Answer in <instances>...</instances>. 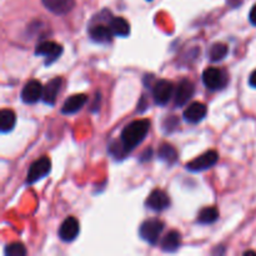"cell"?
Listing matches in <instances>:
<instances>
[{
	"label": "cell",
	"mask_w": 256,
	"mask_h": 256,
	"mask_svg": "<svg viewBox=\"0 0 256 256\" xmlns=\"http://www.w3.org/2000/svg\"><path fill=\"white\" fill-rule=\"evenodd\" d=\"M174 94V84L169 80H158L152 86V98H154L155 104L160 106L166 105Z\"/></svg>",
	"instance_id": "cell-4"
},
{
	"label": "cell",
	"mask_w": 256,
	"mask_h": 256,
	"mask_svg": "<svg viewBox=\"0 0 256 256\" xmlns=\"http://www.w3.org/2000/svg\"><path fill=\"white\" fill-rule=\"evenodd\" d=\"M109 26L112 34L116 35V36L125 38L130 34V25L124 18H110Z\"/></svg>",
	"instance_id": "cell-18"
},
{
	"label": "cell",
	"mask_w": 256,
	"mask_h": 256,
	"mask_svg": "<svg viewBox=\"0 0 256 256\" xmlns=\"http://www.w3.org/2000/svg\"><path fill=\"white\" fill-rule=\"evenodd\" d=\"M228 55V46L222 42H215L209 49V59L210 62H222Z\"/></svg>",
	"instance_id": "cell-22"
},
{
	"label": "cell",
	"mask_w": 256,
	"mask_h": 256,
	"mask_svg": "<svg viewBox=\"0 0 256 256\" xmlns=\"http://www.w3.org/2000/svg\"><path fill=\"white\" fill-rule=\"evenodd\" d=\"M202 82L210 90H220L226 85L228 78L222 70L216 68H208L202 72Z\"/></svg>",
	"instance_id": "cell-5"
},
{
	"label": "cell",
	"mask_w": 256,
	"mask_h": 256,
	"mask_svg": "<svg viewBox=\"0 0 256 256\" xmlns=\"http://www.w3.org/2000/svg\"><path fill=\"white\" fill-rule=\"evenodd\" d=\"M109 152H112V155L116 160L124 159L125 155L129 152L126 149H125L124 145H122V140H120V142H112V145H109Z\"/></svg>",
	"instance_id": "cell-23"
},
{
	"label": "cell",
	"mask_w": 256,
	"mask_h": 256,
	"mask_svg": "<svg viewBox=\"0 0 256 256\" xmlns=\"http://www.w3.org/2000/svg\"><path fill=\"white\" fill-rule=\"evenodd\" d=\"M150 129V122L148 119H140L135 120V122H130L126 126L122 129V145L125 146V149L128 152H132L134 150L140 142H142V140L145 139V136L148 135Z\"/></svg>",
	"instance_id": "cell-1"
},
{
	"label": "cell",
	"mask_w": 256,
	"mask_h": 256,
	"mask_svg": "<svg viewBox=\"0 0 256 256\" xmlns=\"http://www.w3.org/2000/svg\"><path fill=\"white\" fill-rule=\"evenodd\" d=\"M16 116L15 112L10 109H2L0 112V130L2 132H9L14 129Z\"/></svg>",
	"instance_id": "cell-19"
},
{
	"label": "cell",
	"mask_w": 256,
	"mask_h": 256,
	"mask_svg": "<svg viewBox=\"0 0 256 256\" xmlns=\"http://www.w3.org/2000/svg\"><path fill=\"white\" fill-rule=\"evenodd\" d=\"M44 86L38 80H30L24 85L22 90V100L25 104H35L42 98Z\"/></svg>",
	"instance_id": "cell-8"
},
{
	"label": "cell",
	"mask_w": 256,
	"mask_h": 256,
	"mask_svg": "<svg viewBox=\"0 0 256 256\" xmlns=\"http://www.w3.org/2000/svg\"><path fill=\"white\" fill-rule=\"evenodd\" d=\"M62 78H54V79L50 80L46 85L44 86V92H42V100L45 102V104L52 105L56 102L58 94H59L60 89H62Z\"/></svg>",
	"instance_id": "cell-13"
},
{
	"label": "cell",
	"mask_w": 256,
	"mask_h": 256,
	"mask_svg": "<svg viewBox=\"0 0 256 256\" xmlns=\"http://www.w3.org/2000/svg\"><path fill=\"white\" fill-rule=\"evenodd\" d=\"M62 54V46L58 42H42L35 49V55L38 56H44L45 65H49L54 62L55 60L59 59L60 55Z\"/></svg>",
	"instance_id": "cell-7"
},
{
	"label": "cell",
	"mask_w": 256,
	"mask_h": 256,
	"mask_svg": "<svg viewBox=\"0 0 256 256\" xmlns=\"http://www.w3.org/2000/svg\"><path fill=\"white\" fill-rule=\"evenodd\" d=\"M226 2L232 8H238L239 5L242 4V2H244V0H226Z\"/></svg>",
	"instance_id": "cell-28"
},
{
	"label": "cell",
	"mask_w": 256,
	"mask_h": 256,
	"mask_svg": "<svg viewBox=\"0 0 256 256\" xmlns=\"http://www.w3.org/2000/svg\"><path fill=\"white\" fill-rule=\"evenodd\" d=\"M42 5L55 15H65L75 6V0H42Z\"/></svg>",
	"instance_id": "cell-12"
},
{
	"label": "cell",
	"mask_w": 256,
	"mask_h": 256,
	"mask_svg": "<svg viewBox=\"0 0 256 256\" xmlns=\"http://www.w3.org/2000/svg\"><path fill=\"white\" fill-rule=\"evenodd\" d=\"M218 160H219L218 152L215 150H210V152H206L205 154L200 155V156L195 158L194 160L188 162L186 169L192 172H204V170H208L212 166H214L218 162Z\"/></svg>",
	"instance_id": "cell-6"
},
{
	"label": "cell",
	"mask_w": 256,
	"mask_h": 256,
	"mask_svg": "<svg viewBox=\"0 0 256 256\" xmlns=\"http://www.w3.org/2000/svg\"><path fill=\"white\" fill-rule=\"evenodd\" d=\"M80 232V225L75 218L69 216L64 220L59 229V238L65 242H70L76 239Z\"/></svg>",
	"instance_id": "cell-11"
},
{
	"label": "cell",
	"mask_w": 256,
	"mask_h": 256,
	"mask_svg": "<svg viewBox=\"0 0 256 256\" xmlns=\"http://www.w3.org/2000/svg\"><path fill=\"white\" fill-rule=\"evenodd\" d=\"M152 150L146 149L144 152V154L142 155V158H140V160H142V162H148V160L152 159Z\"/></svg>",
	"instance_id": "cell-27"
},
{
	"label": "cell",
	"mask_w": 256,
	"mask_h": 256,
	"mask_svg": "<svg viewBox=\"0 0 256 256\" xmlns=\"http://www.w3.org/2000/svg\"><path fill=\"white\" fill-rule=\"evenodd\" d=\"M89 35L92 40L99 44H109L112 39V32L110 26H105L102 24H96L89 29Z\"/></svg>",
	"instance_id": "cell-16"
},
{
	"label": "cell",
	"mask_w": 256,
	"mask_h": 256,
	"mask_svg": "<svg viewBox=\"0 0 256 256\" xmlns=\"http://www.w3.org/2000/svg\"><path fill=\"white\" fill-rule=\"evenodd\" d=\"M159 158L166 164L172 165L178 160L176 149L170 144H162L159 149Z\"/></svg>",
	"instance_id": "cell-21"
},
{
	"label": "cell",
	"mask_w": 256,
	"mask_h": 256,
	"mask_svg": "<svg viewBox=\"0 0 256 256\" xmlns=\"http://www.w3.org/2000/svg\"><path fill=\"white\" fill-rule=\"evenodd\" d=\"M145 205H146L148 209L159 212L170 206V199L166 192L160 189H155L150 192L146 202H145Z\"/></svg>",
	"instance_id": "cell-10"
},
{
	"label": "cell",
	"mask_w": 256,
	"mask_h": 256,
	"mask_svg": "<svg viewBox=\"0 0 256 256\" xmlns=\"http://www.w3.org/2000/svg\"><path fill=\"white\" fill-rule=\"evenodd\" d=\"M249 84L252 85V88H256V70H255V72H252V75H250Z\"/></svg>",
	"instance_id": "cell-29"
},
{
	"label": "cell",
	"mask_w": 256,
	"mask_h": 256,
	"mask_svg": "<svg viewBox=\"0 0 256 256\" xmlns=\"http://www.w3.org/2000/svg\"><path fill=\"white\" fill-rule=\"evenodd\" d=\"M162 229H164V222H160L159 219H149L142 224L139 229V235L148 244L155 245L159 240Z\"/></svg>",
	"instance_id": "cell-2"
},
{
	"label": "cell",
	"mask_w": 256,
	"mask_h": 256,
	"mask_svg": "<svg viewBox=\"0 0 256 256\" xmlns=\"http://www.w3.org/2000/svg\"><path fill=\"white\" fill-rule=\"evenodd\" d=\"M206 105L202 102H192L189 106L185 109L184 112V119L190 124H198L202 120H204L205 115H206Z\"/></svg>",
	"instance_id": "cell-14"
},
{
	"label": "cell",
	"mask_w": 256,
	"mask_h": 256,
	"mask_svg": "<svg viewBox=\"0 0 256 256\" xmlns=\"http://www.w3.org/2000/svg\"><path fill=\"white\" fill-rule=\"evenodd\" d=\"M5 255L6 256H25L26 255V249L24 245L20 242H12V244L6 245L5 248Z\"/></svg>",
	"instance_id": "cell-24"
},
{
	"label": "cell",
	"mask_w": 256,
	"mask_h": 256,
	"mask_svg": "<svg viewBox=\"0 0 256 256\" xmlns=\"http://www.w3.org/2000/svg\"><path fill=\"white\" fill-rule=\"evenodd\" d=\"M218 219H219V212H218L216 208L212 206H208L202 209L199 212V216H198V222L202 225L214 224Z\"/></svg>",
	"instance_id": "cell-20"
},
{
	"label": "cell",
	"mask_w": 256,
	"mask_h": 256,
	"mask_svg": "<svg viewBox=\"0 0 256 256\" xmlns=\"http://www.w3.org/2000/svg\"><path fill=\"white\" fill-rule=\"evenodd\" d=\"M149 2H150V0H149Z\"/></svg>",
	"instance_id": "cell-30"
},
{
	"label": "cell",
	"mask_w": 256,
	"mask_h": 256,
	"mask_svg": "<svg viewBox=\"0 0 256 256\" xmlns=\"http://www.w3.org/2000/svg\"><path fill=\"white\" fill-rule=\"evenodd\" d=\"M50 170H52V162H50L49 158H40V159H38L36 162L30 165L26 175V184L32 185L34 182H39V180L44 179L49 174Z\"/></svg>",
	"instance_id": "cell-3"
},
{
	"label": "cell",
	"mask_w": 256,
	"mask_h": 256,
	"mask_svg": "<svg viewBox=\"0 0 256 256\" xmlns=\"http://www.w3.org/2000/svg\"><path fill=\"white\" fill-rule=\"evenodd\" d=\"M194 82L188 79H182L176 86V90H175V106H184V105H186L190 102V99L194 96Z\"/></svg>",
	"instance_id": "cell-9"
},
{
	"label": "cell",
	"mask_w": 256,
	"mask_h": 256,
	"mask_svg": "<svg viewBox=\"0 0 256 256\" xmlns=\"http://www.w3.org/2000/svg\"><path fill=\"white\" fill-rule=\"evenodd\" d=\"M249 19H250V22H252V25H255V26H256V4L254 5V6H252V9L250 10Z\"/></svg>",
	"instance_id": "cell-26"
},
{
	"label": "cell",
	"mask_w": 256,
	"mask_h": 256,
	"mask_svg": "<svg viewBox=\"0 0 256 256\" xmlns=\"http://www.w3.org/2000/svg\"><path fill=\"white\" fill-rule=\"evenodd\" d=\"M182 244V235L176 230L168 232L162 240V249L166 252H175Z\"/></svg>",
	"instance_id": "cell-17"
},
{
	"label": "cell",
	"mask_w": 256,
	"mask_h": 256,
	"mask_svg": "<svg viewBox=\"0 0 256 256\" xmlns=\"http://www.w3.org/2000/svg\"><path fill=\"white\" fill-rule=\"evenodd\" d=\"M88 102V96L84 94H75L65 100L62 108V112L65 115H72L79 112Z\"/></svg>",
	"instance_id": "cell-15"
},
{
	"label": "cell",
	"mask_w": 256,
	"mask_h": 256,
	"mask_svg": "<svg viewBox=\"0 0 256 256\" xmlns=\"http://www.w3.org/2000/svg\"><path fill=\"white\" fill-rule=\"evenodd\" d=\"M179 125V119L176 116H169L164 122V129L166 132H172L176 129V126Z\"/></svg>",
	"instance_id": "cell-25"
}]
</instances>
